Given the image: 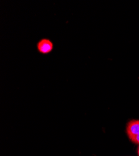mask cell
Returning a JSON list of instances; mask_svg holds the SVG:
<instances>
[{"instance_id":"cell-1","label":"cell","mask_w":139,"mask_h":156,"mask_svg":"<svg viewBox=\"0 0 139 156\" xmlns=\"http://www.w3.org/2000/svg\"><path fill=\"white\" fill-rule=\"evenodd\" d=\"M127 136L131 140L137 134H139V120L130 121L126 127Z\"/></svg>"},{"instance_id":"cell-2","label":"cell","mask_w":139,"mask_h":156,"mask_svg":"<svg viewBox=\"0 0 139 156\" xmlns=\"http://www.w3.org/2000/svg\"><path fill=\"white\" fill-rule=\"evenodd\" d=\"M37 48L40 53L47 54L50 53L53 49L52 41L46 38H43L37 44Z\"/></svg>"},{"instance_id":"cell-3","label":"cell","mask_w":139,"mask_h":156,"mask_svg":"<svg viewBox=\"0 0 139 156\" xmlns=\"http://www.w3.org/2000/svg\"><path fill=\"white\" fill-rule=\"evenodd\" d=\"M131 141L134 143H135V144H139V134H137L135 137H134Z\"/></svg>"},{"instance_id":"cell-4","label":"cell","mask_w":139,"mask_h":156,"mask_svg":"<svg viewBox=\"0 0 139 156\" xmlns=\"http://www.w3.org/2000/svg\"><path fill=\"white\" fill-rule=\"evenodd\" d=\"M137 153H138V155L139 156V146H138V149H137Z\"/></svg>"}]
</instances>
